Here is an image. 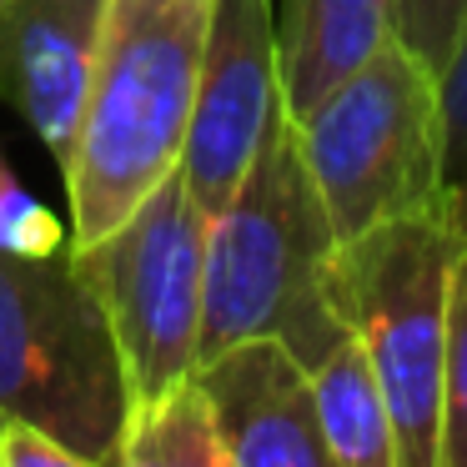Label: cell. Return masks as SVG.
Listing matches in <instances>:
<instances>
[{"label": "cell", "mask_w": 467, "mask_h": 467, "mask_svg": "<svg viewBox=\"0 0 467 467\" xmlns=\"http://www.w3.org/2000/svg\"><path fill=\"white\" fill-rule=\"evenodd\" d=\"M116 467H232L196 377L131 417Z\"/></svg>", "instance_id": "cell-12"}, {"label": "cell", "mask_w": 467, "mask_h": 467, "mask_svg": "<svg viewBox=\"0 0 467 467\" xmlns=\"http://www.w3.org/2000/svg\"><path fill=\"white\" fill-rule=\"evenodd\" d=\"M232 467H337L306 367L282 342H242L196 367Z\"/></svg>", "instance_id": "cell-8"}, {"label": "cell", "mask_w": 467, "mask_h": 467, "mask_svg": "<svg viewBox=\"0 0 467 467\" xmlns=\"http://www.w3.org/2000/svg\"><path fill=\"white\" fill-rule=\"evenodd\" d=\"M437 467H467V246L457 252L452 296H447V367H442Z\"/></svg>", "instance_id": "cell-13"}, {"label": "cell", "mask_w": 467, "mask_h": 467, "mask_svg": "<svg viewBox=\"0 0 467 467\" xmlns=\"http://www.w3.org/2000/svg\"><path fill=\"white\" fill-rule=\"evenodd\" d=\"M0 417L41 427L101 467L121 457L136 417L131 387L71 242L51 252L0 246Z\"/></svg>", "instance_id": "cell-3"}, {"label": "cell", "mask_w": 467, "mask_h": 467, "mask_svg": "<svg viewBox=\"0 0 467 467\" xmlns=\"http://www.w3.org/2000/svg\"><path fill=\"white\" fill-rule=\"evenodd\" d=\"M0 467H101V462L71 452L66 442H56L51 432H41L31 422L0 417Z\"/></svg>", "instance_id": "cell-17"}, {"label": "cell", "mask_w": 467, "mask_h": 467, "mask_svg": "<svg viewBox=\"0 0 467 467\" xmlns=\"http://www.w3.org/2000/svg\"><path fill=\"white\" fill-rule=\"evenodd\" d=\"M292 126L337 246L397 216L447 212L442 91L397 41Z\"/></svg>", "instance_id": "cell-5"}, {"label": "cell", "mask_w": 467, "mask_h": 467, "mask_svg": "<svg viewBox=\"0 0 467 467\" xmlns=\"http://www.w3.org/2000/svg\"><path fill=\"white\" fill-rule=\"evenodd\" d=\"M111 322L131 407L161 402L196 372L202 342L206 212L192 202L182 171H171L121 226L71 246Z\"/></svg>", "instance_id": "cell-6"}, {"label": "cell", "mask_w": 467, "mask_h": 467, "mask_svg": "<svg viewBox=\"0 0 467 467\" xmlns=\"http://www.w3.org/2000/svg\"><path fill=\"white\" fill-rule=\"evenodd\" d=\"M332 256V216L282 111L232 202L206 222L196 367L242 342H282L306 372L332 357L352 337L327 296Z\"/></svg>", "instance_id": "cell-1"}, {"label": "cell", "mask_w": 467, "mask_h": 467, "mask_svg": "<svg viewBox=\"0 0 467 467\" xmlns=\"http://www.w3.org/2000/svg\"><path fill=\"white\" fill-rule=\"evenodd\" d=\"M111 0H0V96L66 166Z\"/></svg>", "instance_id": "cell-9"}, {"label": "cell", "mask_w": 467, "mask_h": 467, "mask_svg": "<svg viewBox=\"0 0 467 467\" xmlns=\"http://www.w3.org/2000/svg\"><path fill=\"white\" fill-rule=\"evenodd\" d=\"M212 0H111L66 156L71 246L121 226L182 166Z\"/></svg>", "instance_id": "cell-2"}, {"label": "cell", "mask_w": 467, "mask_h": 467, "mask_svg": "<svg viewBox=\"0 0 467 467\" xmlns=\"http://www.w3.org/2000/svg\"><path fill=\"white\" fill-rule=\"evenodd\" d=\"M437 91H442V182L452 192L467 176V31L437 76Z\"/></svg>", "instance_id": "cell-15"}, {"label": "cell", "mask_w": 467, "mask_h": 467, "mask_svg": "<svg viewBox=\"0 0 467 467\" xmlns=\"http://www.w3.org/2000/svg\"><path fill=\"white\" fill-rule=\"evenodd\" d=\"M457 252L462 242L447 212H422L342 242L327 272V296L382 387L397 432V467H437Z\"/></svg>", "instance_id": "cell-4"}, {"label": "cell", "mask_w": 467, "mask_h": 467, "mask_svg": "<svg viewBox=\"0 0 467 467\" xmlns=\"http://www.w3.org/2000/svg\"><path fill=\"white\" fill-rule=\"evenodd\" d=\"M387 16H392V41L432 76H442L467 31V0H387Z\"/></svg>", "instance_id": "cell-14"}, {"label": "cell", "mask_w": 467, "mask_h": 467, "mask_svg": "<svg viewBox=\"0 0 467 467\" xmlns=\"http://www.w3.org/2000/svg\"><path fill=\"white\" fill-rule=\"evenodd\" d=\"M306 382H312L322 437L332 447L337 467H397L392 417H387L382 387H377L357 337H347L332 357H322L306 372Z\"/></svg>", "instance_id": "cell-11"}, {"label": "cell", "mask_w": 467, "mask_h": 467, "mask_svg": "<svg viewBox=\"0 0 467 467\" xmlns=\"http://www.w3.org/2000/svg\"><path fill=\"white\" fill-rule=\"evenodd\" d=\"M447 222H452V232H457V242L467 246V176L447 192Z\"/></svg>", "instance_id": "cell-18"}, {"label": "cell", "mask_w": 467, "mask_h": 467, "mask_svg": "<svg viewBox=\"0 0 467 467\" xmlns=\"http://www.w3.org/2000/svg\"><path fill=\"white\" fill-rule=\"evenodd\" d=\"M0 246H11V252H51V246H61V226L46 216V206H36L5 176V166H0Z\"/></svg>", "instance_id": "cell-16"}, {"label": "cell", "mask_w": 467, "mask_h": 467, "mask_svg": "<svg viewBox=\"0 0 467 467\" xmlns=\"http://www.w3.org/2000/svg\"><path fill=\"white\" fill-rule=\"evenodd\" d=\"M392 41L387 0H282L276 11V81L282 111L302 121L322 96L362 71Z\"/></svg>", "instance_id": "cell-10"}, {"label": "cell", "mask_w": 467, "mask_h": 467, "mask_svg": "<svg viewBox=\"0 0 467 467\" xmlns=\"http://www.w3.org/2000/svg\"><path fill=\"white\" fill-rule=\"evenodd\" d=\"M276 116V0H212L192 131L176 166L206 222L232 202Z\"/></svg>", "instance_id": "cell-7"}]
</instances>
